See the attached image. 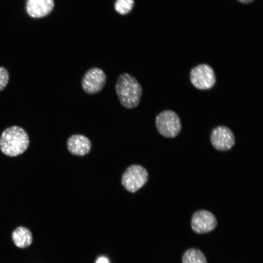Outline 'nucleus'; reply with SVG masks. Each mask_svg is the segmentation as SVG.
I'll return each mask as SVG.
<instances>
[{
  "mask_svg": "<svg viewBox=\"0 0 263 263\" xmlns=\"http://www.w3.org/2000/svg\"><path fill=\"white\" fill-rule=\"evenodd\" d=\"M116 94L120 104L127 109L137 107L142 95V88L137 80L130 74H120L115 86Z\"/></svg>",
  "mask_w": 263,
  "mask_h": 263,
  "instance_id": "nucleus-1",
  "label": "nucleus"
},
{
  "mask_svg": "<svg viewBox=\"0 0 263 263\" xmlns=\"http://www.w3.org/2000/svg\"><path fill=\"white\" fill-rule=\"evenodd\" d=\"M29 138L21 127L13 126L5 129L0 136V150L4 155L15 157L21 154L28 149Z\"/></svg>",
  "mask_w": 263,
  "mask_h": 263,
  "instance_id": "nucleus-2",
  "label": "nucleus"
},
{
  "mask_svg": "<svg viewBox=\"0 0 263 263\" xmlns=\"http://www.w3.org/2000/svg\"><path fill=\"white\" fill-rule=\"evenodd\" d=\"M155 125L159 133L167 138H173L180 132L182 125L176 113L165 110L160 113L155 118Z\"/></svg>",
  "mask_w": 263,
  "mask_h": 263,
  "instance_id": "nucleus-3",
  "label": "nucleus"
},
{
  "mask_svg": "<svg viewBox=\"0 0 263 263\" xmlns=\"http://www.w3.org/2000/svg\"><path fill=\"white\" fill-rule=\"evenodd\" d=\"M148 173L140 165H133L129 167L122 177V184L129 192H135L141 188L147 182Z\"/></svg>",
  "mask_w": 263,
  "mask_h": 263,
  "instance_id": "nucleus-4",
  "label": "nucleus"
},
{
  "mask_svg": "<svg viewBox=\"0 0 263 263\" xmlns=\"http://www.w3.org/2000/svg\"><path fill=\"white\" fill-rule=\"evenodd\" d=\"M107 77L104 72L98 67H93L87 71L81 80L83 91L89 94L100 92L104 87Z\"/></svg>",
  "mask_w": 263,
  "mask_h": 263,
  "instance_id": "nucleus-5",
  "label": "nucleus"
},
{
  "mask_svg": "<svg viewBox=\"0 0 263 263\" xmlns=\"http://www.w3.org/2000/svg\"><path fill=\"white\" fill-rule=\"evenodd\" d=\"M190 81L193 85L200 90L211 88L216 82V77L212 68L207 64H200L190 71Z\"/></svg>",
  "mask_w": 263,
  "mask_h": 263,
  "instance_id": "nucleus-6",
  "label": "nucleus"
},
{
  "mask_svg": "<svg viewBox=\"0 0 263 263\" xmlns=\"http://www.w3.org/2000/svg\"><path fill=\"white\" fill-rule=\"evenodd\" d=\"M217 221L211 212L202 209L195 212L191 220V227L197 234H205L213 230L217 226Z\"/></svg>",
  "mask_w": 263,
  "mask_h": 263,
  "instance_id": "nucleus-7",
  "label": "nucleus"
},
{
  "mask_svg": "<svg viewBox=\"0 0 263 263\" xmlns=\"http://www.w3.org/2000/svg\"><path fill=\"white\" fill-rule=\"evenodd\" d=\"M210 141L215 149L219 151H225L233 147L235 138L229 128L224 126H219L212 131Z\"/></svg>",
  "mask_w": 263,
  "mask_h": 263,
  "instance_id": "nucleus-8",
  "label": "nucleus"
},
{
  "mask_svg": "<svg viewBox=\"0 0 263 263\" xmlns=\"http://www.w3.org/2000/svg\"><path fill=\"white\" fill-rule=\"evenodd\" d=\"M54 6V0H27L26 9L30 16L39 18L48 15Z\"/></svg>",
  "mask_w": 263,
  "mask_h": 263,
  "instance_id": "nucleus-9",
  "label": "nucleus"
},
{
  "mask_svg": "<svg viewBox=\"0 0 263 263\" xmlns=\"http://www.w3.org/2000/svg\"><path fill=\"white\" fill-rule=\"evenodd\" d=\"M67 146L71 153L83 156L87 154L90 150L91 143L90 140L85 136L74 134L68 139Z\"/></svg>",
  "mask_w": 263,
  "mask_h": 263,
  "instance_id": "nucleus-10",
  "label": "nucleus"
},
{
  "mask_svg": "<svg viewBox=\"0 0 263 263\" xmlns=\"http://www.w3.org/2000/svg\"><path fill=\"white\" fill-rule=\"evenodd\" d=\"M12 239L17 247L22 248L30 246L33 241L31 231L23 226H19L13 231Z\"/></svg>",
  "mask_w": 263,
  "mask_h": 263,
  "instance_id": "nucleus-11",
  "label": "nucleus"
},
{
  "mask_svg": "<svg viewBox=\"0 0 263 263\" xmlns=\"http://www.w3.org/2000/svg\"><path fill=\"white\" fill-rule=\"evenodd\" d=\"M183 263H207L204 253L199 249L191 248L187 249L182 257Z\"/></svg>",
  "mask_w": 263,
  "mask_h": 263,
  "instance_id": "nucleus-12",
  "label": "nucleus"
},
{
  "mask_svg": "<svg viewBox=\"0 0 263 263\" xmlns=\"http://www.w3.org/2000/svg\"><path fill=\"white\" fill-rule=\"evenodd\" d=\"M133 0H117L115 4L116 11L120 14L129 13L133 5Z\"/></svg>",
  "mask_w": 263,
  "mask_h": 263,
  "instance_id": "nucleus-13",
  "label": "nucleus"
},
{
  "mask_svg": "<svg viewBox=\"0 0 263 263\" xmlns=\"http://www.w3.org/2000/svg\"><path fill=\"white\" fill-rule=\"evenodd\" d=\"M9 80L8 70L3 67H0V92L7 86Z\"/></svg>",
  "mask_w": 263,
  "mask_h": 263,
  "instance_id": "nucleus-14",
  "label": "nucleus"
},
{
  "mask_svg": "<svg viewBox=\"0 0 263 263\" xmlns=\"http://www.w3.org/2000/svg\"><path fill=\"white\" fill-rule=\"evenodd\" d=\"M95 263H110L109 260L105 257H100L96 261Z\"/></svg>",
  "mask_w": 263,
  "mask_h": 263,
  "instance_id": "nucleus-15",
  "label": "nucleus"
},
{
  "mask_svg": "<svg viewBox=\"0 0 263 263\" xmlns=\"http://www.w3.org/2000/svg\"><path fill=\"white\" fill-rule=\"evenodd\" d=\"M240 2L243 3H247L249 2H251L253 0H238Z\"/></svg>",
  "mask_w": 263,
  "mask_h": 263,
  "instance_id": "nucleus-16",
  "label": "nucleus"
}]
</instances>
